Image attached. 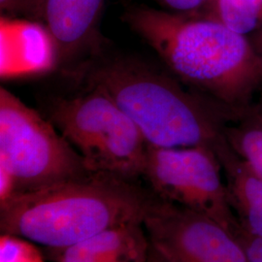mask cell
<instances>
[{"mask_svg":"<svg viewBox=\"0 0 262 262\" xmlns=\"http://www.w3.org/2000/svg\"><path fill=\"white\" fill-rule=\"evenodd\" d=\"M122 21L169 72L230 115L243 114L262 90V58L247 36L198 13L131 5Z\"/></svg>","mask_w":262,"mask_h":262,"instance_id":"cell-1","label":"cell"},{"mask_svg":"<svg viewBox=\"0 0 262 262\" xmlns=\"http://www.w3.org/2000/svg\"><path fill=\"white\" fill-rule=\"evenodd\" d=\"M70 77L104 90L151 147L214 150L225 137L229 113L141 58L104 46Z\"/></svg>","mask_w":262,"mask_h":262,"instance_id":"cell-2","label":"cell"},{"mask_svg":"<svg viewBox=\"0 0 262 262\" xmlns=\"http://www.w3.org/2000/svg\"><path fill=\"white\" fill-rule=\"evenodd\" d=\"M155 193L138 181L92 172L13 197L0 207L1 234L62 251L143 217Z\"/></svg>","mask_w":262,"mask_h":262,"instance_id":"cell-3","label":"cell"},{"mask_svg":"<svg viewBox=\"0 0 262 262\" xmlns=\"http://www.w3.org/2000/svg\"><path fill=\"white\" fill-rule=\"evenodd\" d=\"M79 84L75 94L45 97L41 112L91 171L138 181L148 147L139 128L104 90Z\"/></svg>","mask_w":262,"mask_h":262,"instance_id":"cell-4","label":"cell"},{"mask_svg":"<svg viewBox=\"0 0 262 262\" xmlns=\"http://www.w3.org/2000/svg\"><path fill=\"white\" fill-rule=\"evenodd\" d=\"M0 165L17 194L92 173L84 159L42 114L0 89Z\"/></svg>","mask_w":262,"mask_h":262,"instance_id":"cell-5","label":"cell"},{"mask_svg":"<svg viewBox=\"0 0 262 262\" xmlns=\"http://www.w3.org/2000/svg\"><path fill=\"white\" fill-rule=\"evenodd\" d=\"M215 150L207 146L147 147L142 173L157 196L207 215L234 233L239 224Z\"/></svg>","mask_w":262,"mask_h":262,"instance_id":"cell-6","label":"cell"},{"mask_svg":"<svg viewBox=\"0 0 262 262\" xmlns=\"http://www.w3.org/2000/svg\"><path fill=\"white\" fill-rule=\"evenodd\" d=\"M143 225L166 262H249L233 232L215 220L155 194Z\"/></svg>","mask_w":262,"mask_h":262,"instance_id":"cell-7","label":"cell"},{"mask_svg":"<svg viewBox=\"0 0 262 262\" xmlns=\"http://www.w3.org/2000/svg\"><path fill=\"white\" fill-rule=\"evenodd\" d=\"M106 0H41L39 24L51 40L56 68L66 75L105 46L100 20Z\"/></svg>","mask_w":262,"mask_h":262,"instance_id":"cell-8","label":"cell"},{"mask_svg":"<svg viewBox=\"0 0 262 262\" xmlns=\"http://www.w3.org/2000/svg\"><path fill=\"white\" fill-rule=\"evenodd\" d=\"M151 253L143 222L106 229L59 251L58 262H147Z\"/></svg>","mask_w":262,"mask_h":262,"instance_id":"cell-9","label":"cell"},{"mask_svg":"<svg viewBox=\"0 0 262 262\" xmlns=\"http://www.w3.org/2000/svg\"><path fill=\"white\" fill-rule=\"evenodd\" d=\"M231 207L240 225L262 238V179L255 175L225 137L215 147Z\"/></svg>","mask_w":262,"mask_h":262,"instance_id":"cell-10","label":"cell"},{"mask_svg":"<svg viewBox=\"0 0 262 262\" xmlns=\"http://www.w3.org/2000/svg\"><path fill=\"white\" fill-rule=\"evenodd\" d=\"M195 13L243 36L262 26L258 0H210Z\"/></svg>","mask_w":262,"mask_h":262,"instance_id":"cell-11","label":"cell"},{"mask_svg":"<svg viewBox=\"0 0 262 262\" xmlns=\"http://www.w3.org/2000/svg\"><path fill=\"white\" fill-rule=\"evenodd\" d=\"M35 245L19 236L1 234L0 262H45Z\"/></svg>","mask_w":262,"mask_h":262,"instance_id":"cell-12","label":"cell"},{"mask_svg":"<svg viewBox=\"0 0 262 262\" xmlns=\"http://www.w3.org/2000/svg\"><path fill=\"white\" fill-rule=\"evenodd\" d=\"M41 0H0V10L13 18L39 23Z\"/></svg>","mask_w":262,"mask_h":262,"instance_id":"cell-13","label":"cell"},{"mask_svg":"<svg viewBox=\"0 0 262 262\" xmlns=\"http://www.w3.org/2000/svg\"><path fill=\"white\" fill-rule=\"evenodd\" d=\"M234 234L242 245L249 262H262V238L249 233L240 223L235 229Z\"/></svg>","mask_w":262,"mask_h":262,"instance_id":"cell-14","label":"cell"},{"mask_svg":"<svg viewBox=\"0 0 262 262\" xmlns=\"http://www.w3.org/2000/svg\"><path fill=\"white\" fill-rule=\"evenodd\" d=\"M162 9L176 13H195L210 0H152Z\"/></svg>","mask_w":262,"mask_h":262,"instance_id":"cell-15","label":"cell"},{"mask_svg":"<svg viewBox=\"0 0 262 262\" xmlns=\"http://www.w3.org/2000/svg\"><path fill=\"white\" fill-rule=\"evenodd\" d=\"M257 55L262 58V27L247 36Z\"/></svg>","mask_w":262,"mask_h":262,"instance_id":"cell-16","label":"cell"},{"mask_svg":"<svg viewBox=\"0 0 262 262\" xmlns=\"http://www.w3.org/2000/svg\"><path fill=\"white\" fill-rule=\"evenodd\" d=\"M249 118V121L256 122L262 125V105H258L256 107L251 106L242 114Z\"/></svg>","mask_w":262,"mask_h":262,"instance_id":"cell-17","label":"cell"},{"mask_svg":"<svg viewBox=\"0 0 262 262\" xmlns=\"http://www.w3.org/2000/svg\"><path fill=\"white\" fill-rule=\"evenodd\" d=\"M147 262H164V259L151 248V253Z\"/></svg>","mask_w":262,"mask_h":262,"instance_id":"cell-18","label":"cell"},{"mask_svg":"<svg viewBox=\"0 0 262 262\" xmlns=\"http://www.w3.org/2000/svg\"><path fill=\"white\" fill-rule=\"evenodd\" d=\"M255 175H257L259 178L262 179V163L257 167V168L255 169V171L253 172Z\"/></svg>","mask_w":262,"mask_h":262,"instance_id":"cell-19","label":"cell"},{"mask_svg":"<svg viewBox=\"0 0 262 262\" xmlns=\"http://www.w3.org/2000/svg\"><path fill=\"white\" fill-rule=\"evenodd\" d=\"M258 4H259V9H260V17H261L262 21V0H258ZM261 27H260V28H261Z\"/></svg>","mask_w":262,"mask_h":262,"instance_id":"cell-20","label":"cell"},{"mask_svg":"<svg viewBox=\"0 0 262 262\" xmlns=\"http://www.w3.org/2000/svg\"><path fill=\"white\" fill-rule=\"evenodd\" d=\"M164 262H166V261H165V260H164Z\"/></svg>","mask_w":262,"mask_h":262,"instance_id":"cell-21","label":"cell"}]
</instances>
